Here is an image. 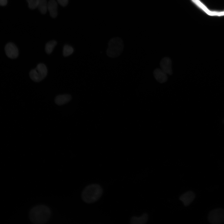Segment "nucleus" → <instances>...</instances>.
I'll return each mask as SVG.
<instances>
[{
  "mask_svg": "<svg viewBox=\"0 0 224 224\" xmlns=\"http://www.w3.org/2000/svg\"><path fill=\"white\" fill-rule=\"evenodd\" d=\"M5 51L7 56L10 58H16L19 54L18 50L16 45L12 43H8L5 47Z\"/></svg>",
  "mask_w": 224,
  "mask_h": 224,
  "instance_id": "6",
  "label": "nucleus"
},
{
  "mask_svg": "<svg viewBox=\"0 0 224 224\" xmlns=\"http://www.w3.org/2000/svg\"><path fill=\"white\" fill-rule=\"evenodd\" d=\"M73 52V48L71 46L68 45L64 46L63 50V54L64 56L66 57L71 55Z\"/></svg>",
  "mask_w": 224,
  "mask_h": 224,
  "instance_id": "15",
  "label": "nucleus"
},
{
  "mask_svg": "<svg viewBox=\"0 0 224 224\" xmlns=\"http://www.w3.org/2000/svg\"><path fill=\"white\" fill-rule=\"evenodd\" d=\"M160 66L161 69L167 74H172V62L170 58L166 57L163 58L160 62Z\"/></svg>",
  "mask_w": 224,
  "mask_h": 224,
  "instance_id": "7",
  "label": "nucleus"
},
{
  "mask_svg": "<svg viewBox=\"0 0 224 224\" xmlns=\"http://www.w3.org/2000/svg\"><path fill=\"white\" fill-rule=\"evenodd\" d=\"M153 74L156 80L160 83H164L167 80V74L161 69H156L154 71Z\"/></svg>",
  "mask_w": 224,
  "mask_h": 224,
  "instance_id": "9",
  "label": "nucleus"
},
{
  "mask_svg": "<svg viewBox=\"0 0 224 224\" xmlns=\"http://www.w3.org/2000/svg\"><path fill=\"white\" fill-rule=\"evenodd\" d=\"M48 9L50 16L55 18L57 15V4L55 0H50L48 3Z\"/></svg>",
  "mask_w": 224,
  "mask_h": 224,
  "instance_id": "10",
  "label": "nucleus"
},
{
  "mask_svg": "<svg viewBox=\"0 0 224 224\" xmlns=\"http://www.w3.org/2000/svg\"><path fill=\"white\" fill-rule=\"evenodd\" d=\"M51 216L49 208L44 205H40L32 208L29 213L30 221L35 224H44L48 222Z\"/></svg>",
  "mask_w": 224,
  "mask_h": 224,
  "instance_id": "1",
  "label": "nucleus"
},
{
  "mask_svg": "<svg viewBox=\"0 0 224 224\" xmlns=\"http://www.w3.org/2000/svg\"><path fill=\"white\" fill-rule=\"evenodd\" d=\"M28 3L29 7L31 9H34L37 7L39 0H26Z\"/></svg>",
  "mask_w": 224,
  "mask_h": 224,
  "instance_id": "16",
  "label": "nucleus"
},
{
  "mask_svg": "<svg viewBox=\"0 0 224 224\" xmlns=\"http://www.w3.org/2000/svg\"><path fill=\"white\" fill-rule=\"evenodd\" d=\"M37 7L41 13L45 14L48 9V3L46 0H39Z\"/></svg>",
  "mask_w": 224,
  "mask_h": 224,
  "instance_id": "13",
  "label": "nucleus"
},
{
  "mask_svg": "<svg viewBox=\"0 0 224 224\" xmlns=\"http://www.w3.org/2000/svg\"><path fill=\"white\" fill-rule=\"evenodd\" d=\"M7 3V0H0V5L4 6Z\"/></svg>",
  "mask_w": 224,
  "mask_h": 224,
  "instance_id": "18",
  "label": "nucleus"
},
{
  "mask_svg": "<svg viewBox=\"0 0 224 224\" xmlns=\"http://www.w3.org/2000/svg\"><path fill=\"white\" fill-rule=\"evenodd\" d=\"M148 219L147 214L145 213L139 217H133L131 219L130 223L132 224H144L147 222Z\"/></svg>",
  "mask_w": 224,
  "mask_h": 224,
  "instance_id": "12",
  "label": "nucleus"
},
{
  "mask_svg": "<svg viewBox=\"0 0 224 224\" xmlns=\"http://www.w3.org/2000/svg\"><path fill=\"white\" fill-rule=\"evenodd\" d=\"M47 74V69L46 66L43 63H39L35 69L30 72L29 76L34 82H39L43 80Z\"/></svg>",
  "mask_w": 224,
  "mask_h": 224,
  "instance_id": "4",
  "label": "nucleus"
},
{
  "mask_svg": "<svg viewBox=\"0 0 224 224\" xmlns=\"http://www.w3.org/2000/svg\"><path fill=\"white\" fill-rule=\"evenodd\" d=\"M57 42L55 40H51L47 42L45 46V51L48 54H50L53 51L57 44Z\"/></svg>",
  "mask_w": 224,
  "mask_h": 224,
  "instance_id": "14",
  "label": "nucleus"
},
{
  "mask_svg": "<svg viewBox=\"0 0 224 224\" xmlns=\"http://www.w3.org/2000/svg\"><path fill=\"white\" fill-rule=\"evenodd\" d=\"M209 222L213 224H220L224 221V210L217 208L211 211L208 215Z\"/></svg>",
  "mask_w": 224,
  "mask_h": 224,
  "instance_id": "5",
  "label": "nucleus"
},
{
  "mask_svg": "<svg viewBox=\"0 0 224 224\" xmlns=\"http://www.w3.org/2000/svg\"><path fill=\"white\" fill-rule=\"evenodd\" d=\"M102 187L97 184H92L86 187L82 194L83 201L87 203H92L98 200L102 195Z\"/></svg>",
  "mask_w": 224,
  "mask_h": 224,
  "instance_id": "2",
  "label": "nucleus"
},
{
  "mask_svg": "<svg viewBox=\"0 0 224 224\" xmlns=\"http://www.w3.org/2000/svg\"><path fill=\"white\" fill-rule=\"evenodd\" d=\"M71 96L68 94H64L57 96L55 99L56 104L58 105H64L70 100Z\"/></svg>",
  "mask_w": 224,
  "mask_h": 224,
  "instance_id": "11",
  "label": "nucleus"
},
{
  "mask_svg": "<svg viewBox=\"0 0 224 224\" xmlns=\"http://www.w3.org/2000/svg\"><path fill=\"white\" fill-rule=\"evenodd\" d=\"M223 123H224V119L223 120Z\"/></svg>",
  "mask_w": 224,
  "mask_h": 224,
  "instance_id": "19",
  "label": "nucleus"
},
{
  "mask_svg": "<svg viewBox=\"0 0 224 224\" xmlns=\"http://www.w3.org/2000/svg\"><path fill=\"white\" fill-rule=\"evenodd\" d=\"M57 1L59 4L63 7L66 6L68 2V0H57Z\"/></svg>",
  "mask_w": 224,
  "mask_h": 224,
  "instance_id": "17",
  "label": "nucleus"
},
{
  "mask_svg": "<svg viewBox=\"0 0 224 224\" xmlns=\"http://www.w3.org/2000/svg\"><path fill=\"white\" fill-rule=\"evenodd\" d=\"M195 196V195L193 192L189 191L182 195L180 198V199L185 206H187L192 202Z\"/></svg>",
  "mask_w": 224,
  "mask_h": 224,
  "instance_id": "8",
  "label": "nucleus"
},
{
  "mask_svg": "<svg viewBox=\"0 0 224 224\" xmlns=\"http://www.w3.org/2000/svg\"><path fill=\"white\" fill-rule=\"evenodd\" d=\"M124 48L123 42L121 38L119 37L113 38L109 42L107 54L110 58H116L122 53Z\"/></svg>",
  "mask_w": 224,
  "mask_h": 224,
  "instance_id": "3",
  "label": "nucleus"
}]
</instances>
